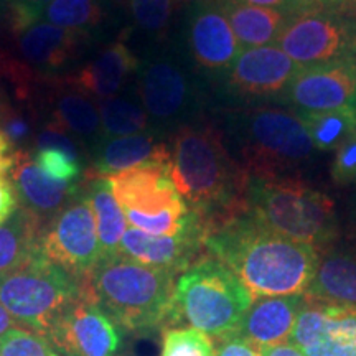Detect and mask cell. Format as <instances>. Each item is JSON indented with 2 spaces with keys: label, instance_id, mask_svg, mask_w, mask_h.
Masks as SVG:
<instances>
[{
  "label": "cell",
  "instance_id": "6da1fadb",
  "mask_svg": "<svg viewBox=\"0 0 356 356\" xmlns=\"http://www.w3.org/2000/svg\"><path fill=\"white\" fill-rule=\"evenodd\" d=\"M204 249L241 280L252 299L302 296L320 259L314 246L275 233L248 210L208 229Z\"/></svg>",
  "mask_w": 356,
  "mask_h": 356
},
{
  "label": "cell",
  "instance_id": "7a4b0ae2",
  "mask_svg": "<svg viewBox=\"0 0 356 356\" xmlns=\"http://www.w3.org/2000/svg\"><path fill=\"white\" fill-rule=\"evenodd\" d=\"M170 177L207 231L248 210L249 177L231 155L225 134L210 122L198 119L173 134Z\"/></svg>",
  "mask_w": 356,
  "mask_h": 356
},
{
  "label": "cell",
  "instance_id": "3957f363",
  "mask_svg": "<svg viewBox=\"0 0 356 356\" xmlns=\"http://www.w3.org/2000/svg\"><path fill=\"white\" fill-rule=\"evenodd\" d=\"M175 273L145 266L131 257H101L83 280L84 292L118 327L145 333L177 323Z\"/></svg>",
  "mask_w": 356,
  "mask_h": 356
},
{
  "label": "cell",
  "instance_id": "277c9868",
  "mask_svg": "<svg viewBox=\"0 0 356 356\" xmlns=\"http://www.w3.org/2000/svg\"><path fill=\"white\" fill-rule=\"evenodd\" d=\"M225 137L249 178L300 177L318 152L299 115L269 104L229 113Z\"/></svg>",
  "mask_w": 356,
  "mask_h": 356
},
{
  "label": "cell",
  "instance_id": "5b68a950",
  "mask_svg": "<svg viewBox=\"0 0 356 356\" xmlns=\"http://www.w3.org/2000/svg\"><path fill=\"white\" fill-rule=\"evenodd\" d=\"M246 204L269 229L320 252L338 236L335 202L300 177L249 178Z\"/></svg>",
  "mask_w": 356,
  "mask_h": 356
},
{
  "label": "cell",
  "instance_id": "8992f818",
  "mask_svg": "<svg viewBox=\"0 0 356 356\" xmlns=\"http://www.w3.org/2000/svg\"><path fill=\"white\" fill-rule=\"evenodd\" d=\"M252 296L231 270L213 256H203L177 277V322L221 338L238 333Z\"/></svg>",
  "mask_w": 356,
  "mask_h": 356
},
{
  "label": "cell",
  "instance_id": "52a82bcc",
  "mask_svg": "<svg viewBox=\"0 0 356 356\" xmlns=\"http://www.w3.org/2000/svg\"><path fill=\"white\" fill-rule=\"evenodd\" d=\"M137 92L149 115L150 132L175 134L186 124L198 121L203 96L198 71L185 53L160 48L139 60Z\"/></svg>",
  "mask_w": 356,
  "mask_h": 356
},
{
  "label": "cell",
  "instance_id": "ba28073f",
  "mask_svg": "<svg viewBox=\"0 0 356 356\" xmlns=\"http://www.w3.org/2000/svg\"><path fill=\"white\" fill-rule=\"evenodd\" d=\"M108 181L129 225L147 234L175 236L203 221L177 191L170 163H144Z\"/></svg>",
  "mask_w": 356,
  "mask_h": 356
},
{
  "label": "cell",
  "instance_id": "9c48e42d",
  "mask_svg": "<svg viewBox=\"0 0 356 356\" xmlns=\"http://www.w3.org/2000/svg\"><path fill=\"white\" fill-rule=\"evenodd\" d=\"M83 280L37 254L0 275V304L25 328L47 335L63 312L84 296Z\"/></svg>",
  "mask_w": 356,
  "mask_h": 356
},
{
  "label": "cell",
  "instance_id": "30bf717a",
  "mask_svg": "<svg viewBox=\"0 0 356 356\" xmlns=\"http://www.w3.org/2000/svg\"><path fill=\"white\" fill-rule=\"evenodd\" d=\"M277 47L300 68L356 58V19L312 7L289 19Z\"/></svg>",
  "mask_w": 356,
  "mask_h": 356
},
{
  "label": "cell",
  "instance_id": "8fae6325",
  "mask_svg": "<svg viewBox=\"0 0 356 356\" xmlns=\"http://www.w3.org/2000/svg\"><path fill=\"white\" fill-rule=\"evenodd\" d=\"M38 251L44 259L84 280L101 259L96 216L88 191H79L60 213L43 225Z\"/></svg>",
  "mask_w": 356,
  "mask_h": 356
},
{
  "label": "cell",
  "instance_id": "7c38bea8",
  "mask_svg": "<svg viewBox=\"0 0 356 356\" xmlns=\"http://www.w3.org/2000/svg\"><path fill=\"white\" fill-rule=\"evenodd\" d=\"M241 50L220 0H202L191 8L185 30V55L195 70L225 81Z\"/></svg>",
  "mask_w": 356,
  "mask_h": 356
},
{
  "label": "cell",
  "instance_id": "4fadbf2b",
  "mask_svg": "<svg viewBox=\"0 0 356 356\" xmlns=\"http://www.w3.org/2000/svg\"><path fill=\"white\" fill-rule=\"evenodd\" d=\"M279 104L296 114L356 109V58L300 68Z\"/></svg>",
  "mask_w": 356,
  "mask_h": 356
},
{
  "label": "cell",
  "instance_id": "5bb4252c",
  "mask_svg": "<svg viewBox=\"0 0 356 356\" xmlns=\"http://www.w3.org/2000/svg\"><path fill=\"white\" fill-rule=\"evenodd\" d=\"M44 337L65 356H114L121 346L119 327L86 293L58 317Z\"/></svg>",
  "mask_w": 356,
  "mask_h": 356
},
{
  "label": "cell",
  "instance_id": "9a60e30c",
  "mask_svg": "<svg viewBox=\"0 0 356 356\" xmlns=\"http://www.w3.org/2000/svg\"><path fill=\"white\" fill-rule=\"evenodd\" d=\"M299 70L277 44L244 48L222 83L231 95L246 102H279Z\"/></svg>",
  "mask_w": 356,
  "mask_h": 356
},
{
  "label": "cell",
  "instance_id": "2e32d148",
  "mask_svg": "<svg viewBox=\"0 0 356 356\" xmlns=\"http://www.w3.org/2000/svg\"><path fill=\"white\" fill-rule=\"evenodd\" d=\"M291 340L305 356H356V307L304 297Z\"/></svg>",
  "mask_w": 356,
  "mask_h": 356
},
{
  "label": "cell",
  "instance_id": "e0dca14e",
  "mask_svg": "<svg viewBox=\"0 0 356 356\" xmlns=\"http://www.w3.org/2000/svg\"><path fill=\"white\" fill-rule=\"evenodd\" d=\"M204 236V221H200L175 236L147 234L131 226L122 236L119 254L131 257L140 264L167 269L180 275L186 267L203 257Z\"/></svg>",
  "mask_w": 356,
  "mask_h": 356
},
{
  "label": "cell",
  "instance_id": "ac0fdd59",
  "mask_svg": "<svg viewBox=\"0 0 356 356\" xmlns=\"http://www.w3.org/2000/svg\"><path fill=\"white\" fill-rule=\"evenodd\" d=\"M17 35L22 58L38 74H53L76 61L89 38V33L61 29L43 20L35 22Z\"/></svg>",
  "mask_w": 356,
  "mask_h": 356
},
{
  "label": "cell",
  "instance_id": "d6986e66",
  "mask_svg": "<svg viewBox=\"0 0 356 356\" xmlns=\"http://www.w3.org/2000/svg\"><path fill=\"white\" fill-rule=\"evenodd\" d=\"M12 175L19 203L33 213L43 225L79 195L76 184L58 181L44 175L33 163L32 154L24 150L15 152Z\"/></svg>",
  "mask_w": 356,
  "mask_h": 356
},
{
  "label": "cell",
  "instance_id": "ffe728a7",
  "mask_svg": "<svg viewBox=\"0 0 356 356\" xmlns=\"http://www.w3.org/2000/svg\"><path fill=\"white\" fill-rule=\"evenodd\" d=\"M137 68L139 58L119 40L102 48L76 74L66 78L65 83L91 99H109L122 91L132 74L137 73Z\"/></svg>",
  "mask_w": 356,
  "mask_h": 356
},
{
  "label": "cell",
  "instance_id": "44dd1931",
  "mask_svg": "<svg viewBox=\"0 0 356 356\" xmlns=\"http://www.w3.org/2000/svg\"><path fill=\"white\" fill-rule=\"evenodd\" d=\"M144 163H170V147L150 131L102 139L91 150V168L96 177L108 178Z\"/></svg>",
  "mask_w": 356,
  "mask_h": 356
},
{
  "label": "cell",
  "instance_id": "7402d4cb",
  "mask_svg": "<svg viewBox=\"0 0 356 356\" xmlns=\"http://www.w3.org/2000/svg\"><path fill=\"white\" fill-rule=\"evenodd\" d=\"M302 305H304V293L254 299L239 325L238 335L259 348L287 343L292 337Z\"/></svg>",
  "mask_w": 356,
  "mask_h": 356
},
{
  "label": "cell",
  "instance_id": "603a6c76",
  "mask_svg": "<svg viewBox=\"0 0 356 356\" xmlns=\"http://www.w3.org/2000/svg\"><path fill=\"white\" fill-rule=\"evenodd\" d=\"M307 300L356 307V254L328 251L322 254L304 293Z\"/></svg>",
  "mask_w": 356,
  "mask_h": 356
},
{
  "label": "cell",
  "instance_id": "cb8c5ba5",
  "mask_svg": "<svg viewBox=\"0 0 356 356\" xmlns=\"http://www.w3.org/2000/svg\"><path fill=\"white\" fill-rule=\"evenodd\" d=\"M48 127L60 129L91 149L102 139V126L97 102L76 88H58L51 99V119Z\"/></svg>",
  "mask_w": 356,
  "mask_h": 356
},
{
  "label": "cell",
  "instance_id": "d4e9b609",
  "mask_svg": "<svg viewBox=\"0 0 356 356\" xmlns=\"http://www.w3.org/2000/svg\"><path fill=\"white\" fill-rule=\"evenodd\" d=\"M220 3L243 50L275 44L291 19V15L274 8L248 6L234 0H220Z\"/></svg>",
  "mask_w": 356,
  "mask_h": 356
},
{
  "label": "cell",
  "instance_id": "484cf974",
  "mask_svg": "<svg viewBox=\"0 0 356 356\" xmlns=\"http://www.w3.org/2000/svg\"><path fill=\"white\" fill-rule=\"evenodd\" d=\"M43 222L24 207L0 225V275L12 273L40 254Z\"/></svg>",
  "mask_w": 356,
  "mask_h": 356
},
{
  "label": "cell",
  "instance_id": "4316f807",
  "mask_svg": "<svg viewBox=\"0 0 356 356\" xmlns=\"http://www.w3.org/2000/svg\"><path fill=\"white\" fill-rule=\"evenodd\" d=\"M88 197L91 200L92 211L96 216L101 257L119 254V246L127 229V220L121 204L114 197L108 178L96 177L89 184Z\"/></svg>",
  "mask_w": 356,
  "mask_h": 356
},
{
  "label": "cell",
  "instance_id": "83f0119b",
  "mask_svg": "<svg viewBox=\"0 0 356 356\" xmlns=\"http://www.w3.org/2000/svg\"><path fill=\"white\" fill-rule=\"evenodd\" d=\"M304 122L318 152L337 150L356 131V109L345 108L322 113L297 114Z\"/></svg>",
  "mask_w": 356,
  "mask_h": 356
},
{
  "label": "cell",
  "instance_id": "f1b7e54d",
  "mask_svg": "<svg viewBox=\"0 0 356 356\" xmlns=\"http://www.w3.org/2000/svg\"><path fill=\"white\" fill-rule=\"evenodd\" d=\"M97 108L101 115L102 139L136 136L150 131L149 115L142 102L122 96H113L97 102Z\"/></svg>",
  "mask_w": 356,
  "mask_h": 356
},
{
  "label": "cell",
  "instance_id": "f546056e",
  "mask_svg": "<svg viewBox=\"0 0 356 356\" xmlns=\"http://www.w3.org/2000/svg\"><path fill=\"white\" fill-rule=\"evenodd\" d=\"M102 19L104 10L99 0H53L40 15V20L48 24L89 35Z\"/></svg>",
  "mask_w": 356,
  "mask_h": 356
},
{
  "label": "cell",
  "instance_id": "4dcf8cb0",
  "mask_svg": "<svg viewBox=\"0 0 356 356\" xmlns=\"http://www.w3.org/2000/svg\"><path fill=\"white\" fill-rule=\"evenodd\" d=\"M162 356H215V343L193 327H170L163 332Z\"/></svg>",
  "mask_w": 356,
  "mask_h": 356
},
{
  "label": "cell",
  "instance_id": "1f68e13d",
  "mask_svg": "<svg viewBox=\"0 0 356 356\" xmlns=\"http://www.w3.org/2000/svg\"><path fill=\"white\" fill-rule=\"evenodd\" d=\"M0 356H65L42 333L19 327L0 337Z\"/></svg>",
  "mask_w": 356,
  "mask_h": 356
},
{
  "label": "cell",
  "instance_id": "d6a6232c",
  "mask_svg": "<svg viewBox=\"0 0 356 356\" xmlns=\"http://www.w3.org/2000/svg\"><path fill=\"white\" fill-rule=\"evenodd\" d=\"M136 25L152 38H162L170 24L173 0H129Z\"/></svg>",
  "mask_w": 356,
  "mask_h": 356
},
{
  "label": "cell",
  "instance_id": "836d02e7",
  "mask_svg": "<svg viewBox=\"0 0 356 356\" xmlns=\"http://www.w3.org/2000/svg\"><path fill=\"white\" fill-rule=\"evenodd\" d=\"M33 163L53 180L76 184L81 177V162L73 155L58 149H37L32 155Z\"/></svg>",
  "mask_w": 356,
  "mask_h": 356
},
{
  "label": "cell",
  "instance_id": "e575fe53",
  "mask_svg": "<svg viewBox=\"0 0 356 356\" xmlns=\"http://www.w3.org/2000/svg\"><path fill=\"white\" fill-rule=\"evenodd\" d=\"M330 177L338 186L356 185V131L335 150Z\"/></svg>",
  "mask_w": 356,
  "mask_h": 356
},
{
  "label": "cell",
  "instance_id": "d590c367",
  "mask_svg": "<svg viewBox=\"0 0 356 356\" xmlns=\"http://www.w3.org/2000/svg\"><path fill=\"white\" fill-rule=\"evenodd\" d=\"M51 2L53 0H12L8 13H10L13 32H20L29 25L38 22L44 7L50 6Z\"/></svg>",
  "mask_w": 356,
  "mask_h": 356
},
{
  "label": "cell",
  "instance_id": "8d00e7d4",
  "mask_svg": "<svg viewBox=\"0 0 356 356\" xmlns=\"http://www.w3.org/2000/svg\"><path fill=\"white\" fill-rule=\"evenodd\" d=\"M37 149H58L79 159V147L76 140L60 129L44 126L37 137Z\"/></svg>",
  "mask_w": 356,
  "mask_h": 356
},
{
  "label": "cell",
  "instance_id": "74e56055",
  "mask_svg": "<svg viewBox=\"0 0 356 356\" xmlns=\"http://www.w3.org/2000/svg\"><path fill=\"white\" fill-rule=\"evenodd\" d=\"M215 356H262L261 348L238 333L218 338Z\"/></svg>",
  "mask_w": 356,
  "mask_h": 356
},
{
  "label": "cell",
  "instance_id": "f35d334b",
  "mask_svg": "<svg viewBox=\"0 0 356 356\" xmlns=\"http://www.w3.org/2000/svg\"><path fill=\"white\" fill-rule=\"evenodd\" d=\"M0 131L10 140L13 147L17 144H25L26 139L30 137V126L20 114L6 113L2 121H0Z\"/></svg>",
  "mask_w": 356,
  "mask_h": 356
},
{
  "label": "cell",
  "instance_id": "ab89813d",
  "mask_svg": "<svg viewBox=\"0 0 356 356\" xmlns=\"http://www.w3.org/2000/svg\"><path fill=\"white\" fill-rule=\"evenodd\" d=\"M234 2L248 3V6H256V7H264V8H274V10H280L287 15H296L302 10H307V8H312L305 0H234Z\"/></svg>",
  "mask_w": 356,
  "mask_h": 356
},
{
  "label": "cell",
  "instance_id": "60d3db41",
  "mask_svg": "<svg viewBox=\"0 0 356 356\" xmlns=\"http://www.w3.org/2000/svg\"><path fill=\"white\" fill-rule=\"evenodd\" d=\"M20 207L15 186L6 177H0V225L8 220Z\"/></svg>",
  "mask_w": 356,
  "mask_h": 356
},
{
  "label": "cell",
  "instance_id": "b9f144b4",
  "mask_svg": "<svg viewBox=\"0 0 356 356\" xmlns=\"http://www.w3.org/2000/svg\"><path fill=\"white\" fill-rule=\"evenodd\" d=\"M13 163H15V150H13L10 140L0 131V177L10 173Z\"/></svg>",
  "mask_w": 356,
  "mask_h": 356
},
{
  "label": "cell",
  "instance_id": "7bdbcfd3",
  "mask_svg": "<svg viewBox=\"0 0 356 356\" xmlns=\"http://www.w3.org/2000/svg\"><path fill=\"white\" fill-rule=\"evenodd\" d=\"M310 6L328 8V10H335L341 13H353L356 12V0H305Z\"/></svg>",
  "mask_w": 356,
  "mask_h": 356
},
{
  "label": "cell",
  "instance_id": "ee69618b",
  "mask_svg": "<svg viewBox=\"0 0 356 356\" xmlns=\"http://www.w3.org/2000/svg\"><path fill=\"white\" fill-rule=\"evenodd\" d=\"M261 353L262 356H305L292 341L291 343L287 341V343H280L275 346H264V348H261Z\"/></svg>",
  "mask_w": 356,
  "mask_h": 356
},
{
  "label": "cell",
  "instance_id": "f6af8a7d",
  "mask_svg": "<svg viewBox=\"0 0 356 356\" xmlns=\"http://www.w3.org/2000/svg\"><path fill=\"white\" fill-rule=\"evenodd\" d=\"M19 327H24V325L17 322V320L10 315V312L0 304V337L6 335V333L10 332L12 328H19Z\"/></svg>",
  "mask_w": 356,
  "mask_h": 356
},
{
  "label": "cell",
  "instance_id": "bcb514c9",
  "mask_svg": "<svg viewBox=\"0 0 356 356\" xmlns=\"http://www.w3.org/2000/svg\"><path fill=\"white\" fill-rule=\"evenodd\" d=\"M348 226H350V231H351V234L356 236V197H355L353 203H351V207H350V215H348Z\"/></svg>",
  "mask_w": 356,
  "mask_h": 356
},
{
  "label": "cell",
  "instance_id": "7dc6e473",
  "mask_svg": "<svg viewBox=\"0 0 356 356\" xmlns=\"http://www.w3.org/2000/svg\"><path fill=\"white\" fill-rule=\"evenodd\" d=\"M12 0H0V12H8Z\"/></svg>",
  "mask_w": 356,
  "mask_h": 356
},
{
  "label": "cell",
  "instance_id": "c3c4849f",
  "mask_svg": "<svg viewBox=\"0 0 356 356\" xmlns=\"http://www.w3.org/2000/svg\"><path fill=\"white\" fill-rule=\"evenodd\" d=\"M7 109H6V102L2 101V97H0V121H2V118L6 115Z\"/></svg>",
  "mask_w": 356,
  "mask_h": 356
}]
</instances>
